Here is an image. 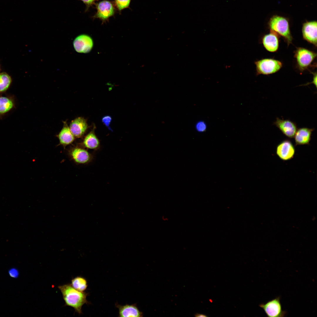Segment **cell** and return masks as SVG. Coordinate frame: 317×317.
<instances>
[{
    "mask_svg": "<svg viewBox=\"0 0 317 317\" xmlns=\"http://www.w3.org/2000/svg\"><path fill=\"white\" fill-rule=\"evenodd\" d=\"M58 287L62 293L65 306L73 308L79 314L82 313V306L89 303L87 299L88 294L76 290L69 284L59 286Z\"/></svg>",
    "mask_w": 317,
    "mask_h": 317,
    "instance_id": "6da1fadb",
    "label": "cell"
},
{
    "mask_svg": "<svg viewBox=\"0 0 317 317\" xmlns=\"http://www.w3.org/2000/svg\"><path fill=\"white\" fill-rule=\"evenodd\" d=\"M270 31L281 36L289 45L292 43L293 38L288 20L283 16L275 15L272 16L268 22Z\"/></svg>",
    "mask_w": 317,
    "mask_h": 317,
    "instance_id": "7a4b0ae2",
    "label": "cell"
},
{
    "mask_svg": "<svg viewBox=\"0 0 317 317\" xmlns=\"http://www.w3.org/2000/svg\"><path fill=\"white\" fill-rule=\"evenodd\" d=\"M316 56V53L304 48H297L294 51L296 66L301 72L312 66Z\"/></svg>",
    "mask_w": 317,
    "mask_h": 317,
    "instance_id": "3957f363",
    "label": "cell"
},
{
    "mask_svg": "<svg viewBox=\"0 0 317 317\" xmlns=\"http://www.w3.org/2000/svg\"><path fill=\"white\" fill-rule=\"evenodd\" d=\"M257 75H269L279 71L283 66L280 61L272 58H264L254 62Z\"/></svg>",
    "mask_w": 317,
    "mask_h": 317,
    "instance_id": "277c9868",
    "label": "cell"
},
{
    "mask_svg": "<svg viewBox=\"0 0 317 317\" xmlns=\"http://www.w3.org/2000/svg\"><path fill=\"white\" fill-rule=\"evenodd\" d=\"M97 12L94 18L100 19L102 23L108 21L109 18L114 15L115 9L113 3L107 0H104L95 4Z\"/></svg>",
    "mask_w": 317,
    "mask_h": 317,
    "instance_id": "5b68a950",
    "label": "cell"
},
{
    "mask_svg": "<svg viewBox=\"0 0 317 317\" xmlns=\"http://www.w3.org/2000/svg\"><path fill=\"white\" fill-rule=\"evenodd\" d=\"M259 306L262 308L268 317H283L286 312L283 310L279 297L269 301L265 303H261Z\"/></svg>",
    "mask_w": 317,
    "mask_h": 317,
    "instance_id": "8992f818",
    "label": "cell"
},
{
    "mask_svg": "<svg viewBox=\"0 0 317 317\" xmlns=\"http://www.w3.org/2000/svg\"><path fill=\"white\" fill-rule=\"evenodd\" d=\"M69 155L73 160L78 164H88L94 159L93 155L83 147L73 148L70 150Z\"/></svg>",
    "mask_w": 317,
    "mask_h": 317,
    "instance_id": "52a82bcc",
    "label": "cell"
},
{
    "mask_svg": "<svg viewBox=\"0 0 317 317\" xmlns=\"http://www.w3.org/2000/svg\"><path fill=\"white\" fill-rule=\"evenodd\" d=\"M276 154L278 157L284 161L293 158L295 152L294 146L289 139L283 140L279 143L276 148Z\"/></svg>",
    "mask_w": 317,
    "mask_h": 317,
    "instance_id": "ba28073f",
    "label": "cell"
},
{
    "mask_svg": "<svg viewBox=\"0 0 317 317\" xmlns=\"http://www.w3.org/2000/svg\"><path fill=\"white\" fill-rule=\"evenodd\" d=\"M73 45L75 49L77 52L86 53L91 50L94 43L92 39L90 36L82 34L75 38Z\"/></svg>",
    "mask_w": 317,
    "mask_h": 317,
    "instance_id": "9c48e42d",
    "label": "cell"
},
{
    "mask_svg": "<svg viewBox=\"0 0 317 317\" xmlns=\"http://www.w3.org/2000/svg\"><path fill=\"white\" fill-rule=\"evenodd\" d=\"M317 22L307 21L303 24L302 33L303 38L308 42L317 46Z\"/></svg>",
    "mask_w": 317,
    "mask_h": 317,
    "instance_id": "30bf717a",
    "label": "cell"
},
{
    "mask_svg": "<svg viewBox=\"0 0 317 317\" xmlns=\"http://www.w3.org/2000/svg\"><path fill=\"white\" fill-rule=\"evenodd\" d=\"M273 124L284 135L290 139L294 137L297 129L296 124L289 119L284 120L277 117Z\"/></svg>",
    "mask_w": 317,
    "mask_h": 317,
    "instance_id": "8fae6325",
    "label": "cell"
},
{
    "mask_svg": "<svg viewBox=\"0 0 317 317\" xmlns=\"http://www.w3.org/2000/svg\"><path fill=\"white\" fill-rule=\"evenodd\" d=\"M88 127L86 120L80 117L72 120L69 126L73 134L75 137L78 138L84 135Z\"/></svg>",
    "mask_w": 317,
    "mask_h": 317,
    "instance_id": "7c38bea8",
    "label": "cell"
},
{
    "mask_svg": "<svg viewBox=\"0 0 317 317\" xmlns=\"http://www.w3.org/2000/svg\"><path fill=\"white\" fill-rule=\"evenodd\" d=\"M262 42L265 48L271 52L276 51L279 47V36L276 33L270 32L264 35L262 38Z\"/></svg>",
    "mask_w": 317,
    "mask_h": 317,
    "instance_id": "4fadbf2b",
    "label": "cell"
},
{
    "mask_svg": "<svg viewBox=\"0 0 317 317\" xmlns=\"http://www.w3.org/2000/svg\"><path fill=\"white\" fill-rule=\"evenodd\" d=\"M314 130V128H309L306 127L297 129L294 137L295 142V146L309 144L312 132Z\"/></svg>",
    "mask_w": 317,
    "mask_h": 317,
    "instance_id": "5bb4252c",
    "label": "cell"
},
{
    "mask_svg": "<svg viewBox=\"0 0 317 317\" xmlns=\"http://www.w3.org/2000/svg\"><path fill=\"white\" fill-rule=\"evenodd\" d=\"M117 307L119 309V316L121 317H142L143 314L140 311L135 304H126L122 306L117 304Z\"/></svg>",
    "mask_w": 317,
    "mask_h": 317,
    "instance_id": "9a60e30c",
    "label": "cell"
},
{
    "mask_svg": "<svg viewBox=\"0 0 317 317\" xmlns=\"http://www.w3.org/2000/svg\"><path fill=\"white\" fill-rule=\"evenodd\" d=\"M94 129L85 137L82 144L83 147L85 148L97 151L100 148V143L99 139L95 133Z\"/></svg>",
    "mask_w": 317,
    "mask_h": 317,
    "instance_id": "2e32d148",
    "label": "cell"
},
{
    "mask_svg": "<svg viewBox=\"0 0 317 317\" xmlns=\"http://www.w3.org/2000/svg\"><path fill=\"white\" fill-rule=\"evenodd\" d=\"M64 123L63 127L59 133L58 137L60 144L65 146L72 143L75 140V137L66 122H64Z\"/></svg>",
    "mask_w": 317,
    "mask_h": 317,
    "instance_id": "e0dca14e",
    "label": "cell"
},
{
    "mask_svg": "<svg viewBox=\"0 0 317 317\" xmlns=\"http://www.w3.org/2000/svg\"><path fill=\"white\" fill-rule=\"evenodd\" d=\"M15 107V102L13 97L0 96V118L9 112Z\"/></svg>",
    "mask_w": 317,
    "mask_h": 317,
    "instance_id": "ac0fdd59",
    "label": "cell"
},
{
    "mask_svg": "<svg viewBox=\"0 0 317 317\" xmlns=\"http://www.w3.org/2000/svg\"><path fill=\"white\" fill-rule=\"evenodd\" d=\"M70 284L75 289L82 292H84L87 287L86 279L81 276H77L73 278Z\"/></svg>",
    "mask_w": 317,
    "mask_h": 317,
    "instance_id": "d6986e66",
    "label": "cell"
},
{
    "mask_svg": "<svg viewBox=\"0 0 317 317\" xmlns=\"http://www.w3.org/2000/svg\"><path fill=\"white\" fill-rule=\"evenodd\" d=\"M12 81L11 77L7 73H0V94L4 92L9 88Z\"/></svg>",
    "mask_w": 317,
    "mask_h": 317,
    "instance_id": "ffe728a7",
    "label": "cell"
},
{
    "mask_svg": "<svg viewBox=\"0 0 317 317\" xmlns=\"http://www.w3.org/2000/svg\"><path fill=\"white\" fill-rule=\"evenodd\" d=\"M131 0H114L115 5L119 12L129 8Z\"/></svg>",
    "mask_w": 317,
    "mask_h": 317,
    "instance_id": "44dd1931",
    "label": "cell"
},
{
    "mask_svg": "<svg viewBox=\"0 0 317 317\" xmlns=\"http://www.w3.org/2000/svg\"><path fill=\"white\" fill-rule=\"evenodd\" d=\"M112 119V118L110 116L106 115L102 117V121L103 124L105 125L106 127H107L109 129L112 131L110 127Z\"/></svg>",
    "mask_w": 317,
    "mask_h": 317,
    "instance_id": "7402d4cb",
    "label": "cell"
},
{
    "mask_svg": "<svg viewBox=\"0 0 317 317\" xmlns=\"http://www.w3.org/2000/svg\"><path fill=\"white\" fill-rule=\"evenodd\" d=\"M196 128L198 131L200 132L204 131L206 129V125L204 122H199L197 124Z\"/></svg>",
    "mask_w": 317,
    "mask_h": 317,
    "instance_id": "603a6c76",
    "label": "cell"
},
{
    "mask_svg": "<svg viewBox=\"0 0 317 317\" xmlns=\"http://www.w3.org/2000/svg\"><path fill=\"white\" fill-rule=\"evenodd\" d=\"M82 1L86 5V10L87 11L89 7L94 4L95 2L98 0H80Z\"/></svg>",
    "mask_w": 317,
    "mask_h": 317,
    "instance_id": "cb8c5ba5",
    "label": "cell"
},
{
    "mask_svg": "<svg viewBox=\"0 0 317 317\" xmlns=\"http://www.w3.org/2000/svg\"><path fill=\"white\" fill-rule=\"evenodd\" d=\"M313 75V80L312 82L310 83H308L303 85H307L311 83L313 84L316 86V88H317V73L316 72H311Z\"/></svg>",
    "mask_w": 317,
    "mask_h": 317,
    "instance_id": "d4e9b609",
    "label": "cell"
},
{
    "mask_svg": "<svg viewBox=\"0 0 317 317\" xmlns=\"http://www.w3.org/2000/svg\"><path fill=\"white\" fill-rule=\"evenodd\" d=\"M10 275L12 277H15L18 276V273L16 270L11 269L9 272Z\"/></svg>",
    "mask_w": 317,
    "mask_h": 317,
    "instance_id": "484cf974",
    "label": "cell"
},
{
    "mask_svg": "<svg viewBox=\"0 0 317 317\" xmlns=\"http://www.w3.org/2000/svg\"><path fill=\"white\" fill-rule=\"evenodd\" d=\"M195 316L196 317H207L208 316L205 314L197 313L195 314Z\"/></svg>",
    "mask_w": 317,
    "mask_h": 317,
    "instance_id": "4316f807",
    "label": "cell"
},
{
    "mask_svg": "<svg viewBox=\"0 0 317 317\" xmlns=\"http://www.w3.org/2000/svg\"></svg>",
    "mask_w": 317,
    "mask_h": 317,
    "instance_id": "83f0119b",
    "label": "cell"
}]
</instances>
